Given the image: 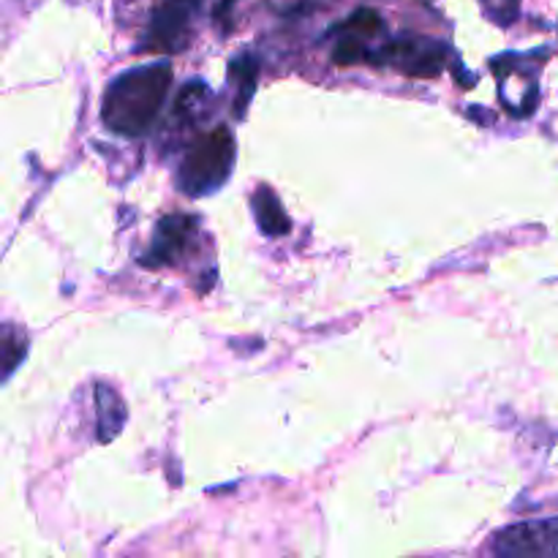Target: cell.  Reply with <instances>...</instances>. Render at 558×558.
Instances as JSON below:
<instances>
[{
  "mask_svg": "<svg viewBox=\"0 0 558 558\" xmlns=\"http://www.w3.org/2000/svg\"><path fill=\"white\" fill-rule=\"evenodd\" d=\"M169 87H172L169 63H147L123 71L104 93V125L120 136L147 134L153 120L161 112Z\"/></svg>",
  "mask_w": 558,
  "mask_h": 558,
  "instance_id": "cell-1",
  "label": "cell"
},
{
  "mask_svg": "<svg viewBox=\"0 0 558 558\" xmlns=\"http://www.w3.org/2000/svg\"><path fill=\"white\" fill-rule=\"evenodd\" d=\"M232 3H234V0H221V9H229Z\"/></svg>",
  "mask_w": 558,
  "mask_h": 558,
  "instance_id": "cell-15",
  "label": "cell"
},
{
  "mask_svg": "<svg viewBox=\"0 0 558 558\" xmlns=\"http://www.w3.org/2000/svg\"><path fill=\"white\" fill-rule=\"evenodd\" d=\"M251 205H254L256 223H259V229L267 238H281V234H287L289 229H292V221H289V216L283 213L281 202H278L276 191H272L270 185H259Z\"/></svg>",
  "mask_w": 558,
  "mask_h": 558,
  "instance_id": "cell-8",
  "label": "cell"
},
{
  "mask_svg": "<svg viewBox=\"0 0 558 558\" xmlns=\"http://www.w3.org/2000/svg\"><path fill=\"white\" fill-rule=\"evenodd\" d=\"M25 352H27L25 332H20L16 327L5 325V330H3V365H5L3 379H9V376L14 374V368L22 363Z\"/></svg>",
  "mask_w": 558,
  "mask_h": 558,
  "instance_id": "cell-11",
  "label": "cell"
},
{
  "mask_svg": "<svg viewBox=\"0 0 558 558\" xmlns=\"http://www.w3.org/2000/svg\"><path fill=\"white\" fill-rule=\"evenodd\" d=\"M490 548L505 558H558V518L501 529Z\"/></svg>",
  "mask_w": 558,
  "mask_h": 558,
  "instance_id": "cell-4",
  "label": "cell"
},
{
  "mask_svg": "<svg viewBox=\"0 0 558 558\" xmlns=\"http://www.w3.org/2000/svg\"><path fill=\"white\" fill-rule=\"evenodd\" d=\"M368 60L392 65L407 76H436L447 63V47L434 38L403 33L376 52H368Z\"/></svg>",
  "mask_w": 558,
  "mask_h": 558,
  "instance_id": "cell-3",
  "label": "cell"
},
{
  "mask_svg": "<svg viewBox=\"0 0 558 558\" xmlns=\"http://www.w3.org/2000/svg\"><path fill=\"white\" fill-rule=\"evenodd\" d=\"M93 398H96V436L101 445H109V441L123 430L129 412H125V403L123 398L118 396V390L104 385V381L96 385Z\"/></svg>",
  "mask_w": 558,
  "mask_h": 558,
  "instance_id": "cell-7",
  "label": "cell"
},
{
  "mask_svg": "<svg viewBox=\"0 0 558 558\" xmlns=\"http://www.w3.org/2000/svg\"><path fill=\"white\" fill-rule=\"evenodd\" d=\"M232 82H238V104H234V112L243 114L245 107H248L251 96H254L256 90V71H259V65H256V60L251 58V54H243V58H234L232 60Z\"/></svg>",
  "mask_w": 558,
  "mask_h": 558,
  "instance_id": "cell-10",
  "label": "cell"
},
{
  "mask_svg": "<svg viewBox=\"0 0 558 558\" xmlns=\"http://www.w3.org/2000/svg\"><path fill=\"white\" fill-rule=\"evenodd\" d=\"M213 93L207 90L205 82H189V85L180 87L178 93V101H174V114L178 120H194L205 112V107L210 104Z\"/></svg>",
  "mask_w": 558,
  "mask_h": 558,
  "instance_id": "cell-9",
  "label": "cell"
},
{
  "mask_svg": "<svg viewBox=\"0 0 558 558\" xmlns=\"http://www.w3.org/2000/svg\"><path fill=\"white\" fill-rule=\"evenodd\" d=\"M341 31L357 33V36L363 38L376 36V33L381 31V16L376 14L374 9H357V14H352V20L343 22Z\"/></svg>",
  "mask_w": 558,
  "mask_h": 558,
  "instance_id": "cell-13",
  "label": "cell"
},
{
  "mask_svg": "<svg viewBox=\"0 0 558 558\" xmlns=\"http://www.w3.org/2000/svg\"><path fill=\"white\" fill-rule=\"evenodd\" d=\"M485 14L496 22V25L507 27L518 20V11H521V0H483Z\"/></svg>",
  "mask_w": 558,
  "mask_h": 558,
  "instance_id": "cell-14",
  "label": "cell"
},
{
  "mask_svg": "<svg viewBox=\"0 0 558 558\" xmlns=\"http://www.w3.org/2000/svg\"><path fill=\"white\" fill-rule=\"evenodd\" d=\"M196 11V0H167L153 11L150 27L142 49L156 54H172L189 44L191 16Z\"/></svg>",
  "mask_w": 558,
  "mask_h": 558,
  "instance_id": "cell-5",
  "label": "cell"
},
{
  "mask_svg": "<svg viewBox=\"0 0 558 558\" xmlns=\"http://www.w3.org/2000/svg\"><path fill=\"white\" fill-rule=\"evenodd\" d=\"M196 227H199V221H196L194 216L161 218V223H158V229H156V240H153V245L147 248V254L140 259V265L153 267V270L174 265V262H178L180 256L189 251L191 240H194V234H196Z\"/></svg>",
  "mask_w": 558,
  "mask_h": 558,
  "instance_id": "cell-6",
  "label": "cell"
},
{
  "mask_svg": "<svg viewBox=\"0 0 558 558\" xmlns=\"http://www.w3.org/2000/svg\"><path fill=\"white\" fill-rule=\"evenodd\" d=\"M332 60L338 65H354L360 60H368V49H365V38L357 36V33H347L338 38L336 49H332Z\"/></svg>",
  "mask_w": 558,
  "mask_h": 558,
  "instance_id": "cell-12",
  "label": "cell"
},
{
  "mask_svg": "<svg viewBox=\"0 0 558 558\" xmlns=\"http://www.w3.org/2000/svg\"><path fill=\"white\" fill-rule=\"evenodd\" d=\"M234 153V136L223 125L196 136L180 161L178 189L185 196H207L218 191L232 174Z\"/></svg>",
  "mask_w": 558,
  "mask_h": 558,
  "instance_id": "cell-2",
  "label": "cell"
}]
</instances>
